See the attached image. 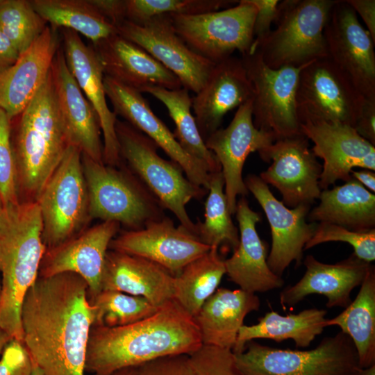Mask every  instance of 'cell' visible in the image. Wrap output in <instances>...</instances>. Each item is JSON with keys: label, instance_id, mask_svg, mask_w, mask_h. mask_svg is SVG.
Instances as JSON below:
<instances>
[{"label": "cell", "instance_id": "74e56055", "mask_svg": "<svg viewBox=\"0 0 375 375\" xmlns=\"http://www.w3.org/2000/svg\"><path fill=\"white\" fill-rule=\"evenodd\" d=\"M94 308V326H122L154 314L158 309L142 297L101 290L90 299Z\"/></svg>", "mask_w": 375, "mask_h": 375}, {"label": "cell", "instance_id": "7a4b0ae2", "mask_svg": "<svg viewBox=\"0 0 375 375\" xmlns=\"http://www.w3.org/2000/svg\"><path fill=\"white\" fill-rule=\"evenodd\" d=\"M202 345L194 318L173 299L152 315L133 324L116 327L93 326L85 372L108 375L165 356L190 355Z\"/></svg>", "mask_w": 375, "mask_h": 375}, {"label": "cell", "instance_id": "7c38bea8", "mask_svg": "<svg viewBox=\"0 0 375 375\" xmlns=\"http://www.w3.org/2000/svg\"><path fill=\"white\" fill-rule=\"evenodd\" d=\"M365 97L327 56L301 69L296 104L301 123L337 122L354 126Z\"/></svg>", "mask_w": 375, "mask_h": 375}, {"label": "cell", "instance_id": "4fadbf2b", "mask_svg": "<svg viewBox=\"0 0 375 375\" xmlns=\"http://www.w3.org/2000/svg\"><path fill=\"white\" fill-rule=\"evenodd\" d=\"M261 159L272 162L259 177L276 188L281 202L288 208L310 206L322 192L319 181L322 165L303 134L276 140L258 153Z\"/></svg>", "mask_w": 375, "mask_h": 375}, {"label": "cell", "instance_id": "ab89813d", "mask_svg": "<svg viewBox=\"0 0 375 375\" xmlns=\"http://www.w3.org/2000/svg\"><path fill=\"white\" fill-rule=\"evenodd\" d=\"M235 0H126V20L142 24L163 15H197L228 8Z\"/></svg>", "mask_w": 375, "mask_h": 375}, {"label": "cell", "instance_id": "681fc988", "mask_svg": "<svg viewBox=\"0 0 375 375\" xmlns=\"http://www.w3.org/2000/svg\"><path fill=\"white\" fill-rule=\"evenodd\" d=\"M346 1L357 15H360L367 30L375 42V1L346 0Z\"/></svg>", "mask_w": 375, "mask_h": 375}, {"label": "cell", "instance_id": "8992f818", "mask_svg": "<svg viewBox=\"0 0 375 375\" xmlns=\"http://www.w3.org/2000/svg\"><path fill=\"white\" fill-rule=\"evenodd\" d=\"M115 131L120 158L126 161L163 208L177 217L180 225L194 235L195 223L186 205L192 199L203 198L208 190L192 183L176 162L160 156L158 146L128 122L117 119Z\"/></svg>", "mask_w": 375, "mask_h": 375}, {"label": "cell", "instance_id": "e0dca14e", "mask_svg": "<svg viewBox=\"0 0 375 375\" xmlns=\"http://www.w3.org/2000/svg\"><path fill=\"white\" fill-rule=\"evenodd\" d=\"M301 131L314 146L312 151L323 160L319 185L328 189L338 180L352 178L351 171L360 167L375 170V146L349 125L323 121H305Z\"/></svg>", "mask_w": 375, "mask_h": 375}, {"label": "cell", "instance_id": "836d02e7", "mask_svg": "<svg viewBox=\"0 0 375 375\" xmlns=\"http://www.w3.org/2000/svg\"><path fill=\"white\" fill-rule=\"evenodd\" d=\"M140 92L150 94L165 106L176 126L173 135L188 154L202 163L210 174L221 171L217 159L207 148L200 134L191 112L192 98L188 89L149 86Z\"/></svg>", "mask_w": 375, "mask_h": 375}, {"label": "cell", "instance_id": "f907efd6", "mask_svg": "<svg viewBox=\"0 0 375 375\" xmlns=\"http://www.w3.org/2000/svg\"><path fill=\"white\" fill-rule=\"evenodd\" d=\"M19 53L0 28V69L13 65Z\"/></svg>", "mask_w": 375, "mask_h": 375}, {"label": "cell", "instance_id": "f5cc1de1", "mask_svg": "<svg viewBox=\"0 0 375 375\" xmlns=\"http://www.w3.org/2000/svg\"><path fill=\"white\" fill-rule=\"evenodd\" d=\"M108 375H137L135 367H126L115 371Z\"/></svg>", "mask_w": 375, "mask_h": 375}, {"label": "cell", "instance_id": "cb8c5ba5", "mask_svg": "<svg viewBox=\"0 0 375 375\" xmlns=\"http://www.w3.org/2000/svg\"><path fill=\"white\" fill-rule=\"evenodd\" d=\"M57 29L47 25L13 65L0 69V108L10 121L25 109L47 77L60 47Z\"/></svg>", "mask_w": 375, "mask_h": 375}, {"label": "cell", "instance_id": "8fae6325", "mask_svg": "<svg viewBox=\"0 0 375 375\" xmlns=\"http://www.w3.org/2000/svg\"><path fill=\"white\" fill-rule=\"evenodd\" d=\"M241 59L253 89L254 126L273 134L276 140L303 134L296 94L299 74L307 64L272 69L256 49L241 55Z\"/></svg>", "mask_w": 375, "mask_h": 375}, {"label": "cell", "instance_id": "4dcf8cb0", "mask_svg": "<svg viewBox=\"0 0 375 375\" xmlns=\"http://www.w3.org/2000/svg\"><path fill=\"white\" fill-rule=\"evenodd\" d=\"M319 203L308 217L311 222L333 224L354 231L375 228V195L353 178L322 190Z\"/></svg>", "mask_w": 375, "mask_h": 375}, {"label": "cell", "instance_id": "52a82bcc", "mask_svg": "<svg viewBox=\"0 0 375 375\" xmlns=\"http://www.w3.org/2000/svg\"><path fill=\"white\" fill-rule=\"evenodd\" d=\"M233 356L244 375H357L361 369L351 339L342 331L310 350L276 349L251 340Z\"/></svg>", "mask_w": 375, "mask_h": 375}, {"label": "cell", "instance_id": "83f0119b", "mask_svg": "<svg viewBox=\"0 0 375 375\" xmlns=\"http://www.w3.org/2000/svg\"><path fill=\"white\" fill-rule=\"evenodd\" d=\"M104 74L138 91L182 87L179 79L138 44L115 33L92 44Z\"/></svg>", "mask_w": 375, "mask_h": 375}, {"label": "cell", "instance_id": "4316f807", "mask_svg": "<svg viewBox=\"0 0 375 375\" xmlns=\"http://www.w3.org/2000/svg\"><path fill=\"white\" fill-rule=\"evenodd\" d=\"M371 263L352 253L335 264H326L308 255L304 260L306 272L294 285L280 293L281 306L294 307L306 297L322 294L326 297L328 308H346L351 301V293L361 285Z\"/></svg>", "mask_w": 375, "mask_h": 375}, {"label": "cell", "instance_id": "f546056e", "mask_svg": "<svg viewBox=\"0 0 375 375\" xmlns=\"http://www.w3.org/2000/svg\"><path fill=\"white\" fill-rule=\"evenodd\" d=\"M260 306V299L255 293L217 288L194 317L202 344L232 351L244 318Z\"/></svg>", "mask_w": 375, "mask_h": 375}, {"label": "cell", "instance_id": "bcb514c9", "mask_svg": "<svg viewBox=\"0 0 375 375\" xmlns=\"http://www.w3.org/2000/svg\"><path fill=\"white\" fill-rule=\"evenodd\" d=\"M257 9L253 26L254 43L266 38L272 31L277 14L278 0H249Z\"/></svg>", "mask_w": 375, "mask_h": 375}, {"label": "cell", "instance_id": "44dd1931", "mask_svg": "<svg viewBox=\"0 0 375 375\" xmlns=\"http://www.w3.org/2000/svg\"><path fill=\"white\" fill-rule=\"evenodd\" d=\"M119 226L117 222L104 221L56 247L47 249L38 276L75 273L87 283L88 297L91 299L101 291L106 256Z\"/></svg>", "mask_w": 375, "mask_h": 375}, {"label": "cell", "instance_id": "7dc6e473", "mask_svg": "<svg viewBox=\"0 0 375 375\" xmlns=\"http://www.w3.org/2000/svg\"><path fill=\"white\" fill-rule=\"evenodd\" d=\"M353 128L375 146V97H365Z\"/></svg>", "mask_w": 375, "mask_h": 375}, {"label": "cell", "instance_id": "5bb4252c", "mask_svg": "<svg viewBox=\"0 0 375 375\" xmlns=\"http://www.w3.org/2000/svg\"><path fill=\"white\" fill-rule=\"evenodd\" d=\"M324 36L328 57L364 97H375V42L346 0L332 8Z\"/></svg>", "mask_w": 375, "mask_h": 375}, {"label": "cell", "instance_id": "816d5d0a", "mask_svg": "<svg viewBox=\"0 0 375 375\" xmlns=\"http://www.w3.org/2000/svg\"><path fill=\"white\" fill-rule=\"evenodd\" d=\"M351 176L371 192H375V174L374 171L363 169L360 171H351Z\"/></svg>", "mask_w": 375, "mask_h": 375}, {"label": "cell", "instance_id": "e575fe53", "mask_svg": "<svg viewBox=\"0 0 375 375\" xmlns=\"http://www.w3.org/2000/svg\"><path fill=\"white\" fill-rule=\"evenodd\" d=\"M35 12L50 26L81 33L94 44L117 33L90 0H31Z\"/></svg>", "mask_w": 375, "mask_h": 375}, {"label": "cell", "instance_id": "11a10c76", "mask_svg": "<svg viewBox=\"0 0 375 375\" xmlns=\"http://www.w3.org/2000/svg\"><path fill=\"white\" fill-rule=\"evenodd\" d=\"M357 375H375V364L366 368H361Z\"/></svg>", "mask_w": 375, "mask_h": 375}, {"label": "cell", "instance_id": "d4e9b609", "mask_svg": "<svg viewBox=\"0 0 375 375\" xmlns=\"http://www.w3.org/2000/svg\"><path fill=\"white\" fill-rule=\"evenodd\" d=\"M253 89L241 58L231 56L215 65L192 108L203 140L220 128L224 115L253 98Z\"/></svg>", "mask_w": 375, "mask_h": 375}, {"label": "cell", "instance_id": "2e32d148", "mask_svg": "<svg viewBox=\"0 0 375 375\" xmlns=\"http://www.w3.org/2000/svg\"><path fill=\"white\" fill-rule=\"evenodd\" d=\"M276 140L275 136L258 129L252 116V99L241 105L226 128H218L205 140L207 148L217 159L224 180V193L231 214L235 215L238 196L249 191L242 178L247 156L259 153Z\"/></svg>", "mask_w": 375, "mask_h": 375}, {"label": "cell", "instance_id": "6f0895ef", "mask_svg": "<svg viewBox=\"0 0 375 375\" xmlns=\"http://www.w3.org/2000/svg\"><path fill=\"white\" fill-rule=\"evenodd\" d=\"M3 205V201H2L1 196H0V212H1V209H2Z\"/></svg>", "mask_w": 375, "mask_h": 375}, {"label": "cell", "instance_id": "ba28073f", "mask_svg": "<svg viewBox=\"0 0 375 375\" xmlns=\"http://www.w3.org/2000/svg\"><path fill=\"white\" fill-rule=\"evenodd\" d=\"M90 219L117 222L138 230L165 217V208L136 176L81 155Z\"/></svg>", "mask_w": 375, "mask_h": 375}, {"label": "cell", "instance_id": "c3c4849f", "mask_svg": "<svg viewBox=\"0 0 375 375\" xmlns=\"http://www.w3.org/2000/svg\"><path fill=\"white\" fill-rule=\"evenodd\" d=\"M90 2L116 27L126 20V0H90Z\"/></svg>", "mask_w": 375, "mask_h": 375}, {"label": "cell", "instance_id": "5b68a950", "mask_svg": "<svg viewBox=\"0 0 375 375\" xmlns=\"http://www.w3.org/2000/svg\"><path fill=\"white\" fill-rule=\"evenodd\" d=\"M337 0H283L274 28L256 49L272 69L302 67L328 56L324 30Z\"/></svg>", "mask_w": 375, "mask_h": 375}, {"label": "cell", "instance_id": "f35d334b", "mask_svg": "<svg viewBox=\"0 0 375 375\" xmlns=\"http://www.w3.org/2000/svg\"><path fill=\"white\" fill-rule=\"evenodd\" d=\"M47 26L31 1L1 0L0 28L19 54L29 48Z\"/></svg>", "mask_w": 375, "mask_h": 375}, {"label": "cell", "instance_id": "30bf717a", "mask_svg": "<svg viewBox=\"0 0 375 375\" xmlns=\"http://www.w3.org/2000/svg\"><path fill=\"white\" fill-rule=\"evenodd\" d=\"M257 9L249 0L197 15H169L176 33L194 52L217 64L252 51Z\"/></svg>", "mask_w": 375, "mask_h": 375}, {"label": "cell", "instance_id": "7402d4cb", "mask_svg": "<svg viewBox=\"0 0 375 375\" xmlns=\"http://www.w3.org/2000/svg\"><path fill=\"white\" fill-rule=\"evenodd\" d=\"M62 51L67 67L86 99L96 110L103 133V161L108 166L121 163L115 131L117 115L107 103L103 69L92 45H86L79 34L63 28Z\"/></svg>", "mask_w": 375, "mask_h": 375}, {"label": "cell", "instance_id": "9a60e30c", "mask_svg": "<svg viewBox=\"0 0 375 375\" xmlns=\"http://www.w3.org/2000/svg\"><path fill=\"white\" fill-rule=\"evenodd\" d=\"M117 33L144 49L181 81L182 87L197 93L215 63L192 50L176 33L169 15L154 17L138 24L124 20Z\"/></svg>", "mask_w": 375, "mask_h": 375}, {"label": "cell", "instance_id": "60d3db41", "mask_svg": "<svg viewBox=\"0 0 375 375\" xmlns=\"http://www.w3.org/2000/svg\"><path fill=\"white\" fill-rule=\"evenodd\" d=\"M328 242H347L352 246L353 253L359 259L369 263L375 260V228L360 232L333 224L317 223L315 233L304 250Z\"/></svg>", "mask_w": 375, "mask_h": 375}, {"label": "cell", "instance_id": "b9f144b4", "mask_svg": "<svg viewBox=\"0 0 375 375\" xmlns=\"http://www.w3.org/2000/svg\"><path fill=\"white\" fill-rule=\"evenodd\" d=\"M0 196L3 204L20 201L11 140V121L2 108H0Z\"/></svg>", "mask_w": 375, "mask_h": 375}, {"label": "cell", "instance_id": "d6986e66", "mask_svg": "<svg viewBox=\"0 0 375 375\" xmlns=\"http://www.w3.org/2000/svg\"><path fill=\"white\" fill-rule=\"evenodd\" d=\"M109 249L149 260L176 276L210 247L165 216L142 228L121 233L111 240Z\"/></svg>", "mask_w": 375, "mask_h": 375}, {"label": "cell", "instance_id": "ffe728a7", "mask_svg": "<svg viewBox=\"0 0 375 375\" xmlns=\"http://www.w3.org/2000/svg\"><path fill=\"white\" fill-rule=\"evenodd\" d=\"M103 84L115 114L151 139L179 165L192 183L208 190L210 174L207 169L182 149L173 133L152 111L142 93L106 75Z\"/></svg>", "mask_w": 375, "mask_h": 375}, {"label": "cell", "instance_id": "8d00e7d4", "mask_svg": "<svg viewBox=\"0 0 375 375\" xmlns=\"http://www.w3.org/2000/svg\"><path fill=\"white\" fill-rule=\"evenodd\" d=\"M208 192L204 221L195 223L194 235L210 247L234 251L239 244L240 234L228 206L222 171L210 174Z\"/></svg>", "mask_w": 375, "mask_h": 375}, {"label": "cell", "instance_id": "91938a15", "mask_svg": "<svg viewBox=\"0 0 375 375\" xmlns=\"http://www.w3.org/2000/svg\"><path fill=\"white\" fill-rule=\"evenodd\" d=\"M0 1H1V0H0Z\"/></svg>", "mask_w": 375, "mask_h": 375}, {"label": "cell", "instance_id": "d590c367", "mask_svg": "<svg viewBox=\"0 0 375 375\" xmlns=\"http://www.w3.org/2000/svg\"><path fill=\"white\" fill-rule=\"evenodd\" d=\"M224 274V260L218 249L210 247L175 276L174 299L194 318L217 290Z\"/></svg>", "mask_w": 375, "mask_h": 375}, {"label": "cell", "instance_id": "603a6c76", "mask_svg": "<svg viewBox=\"0 0 375 375\" xmlns=\"http://www.w3.org/2000/svg\"><path fill=\"white\" fill-rule=\"evenodd\" d=\"M51 74L69 144L93 160L103 163L99 118L69 71L62 47L53 58Z\"/></svg>", "mask_w": 375, "mask_h": 375}, {"label": "cell", "instance_id": "3957f363", "mask_svg": "<svg viewBox=\"0 0 375 375\" xmlns=\"http://www.w3.org/2000/svg\"><path fill=\"white\" fill-rule=\"evenodd\" d=\"M36 201L3 204L0 212V328L22 342L21 312L27 291L39 275L47 250Z\"/></svg>", "mask_w": 375, "mask_h": 375}, {"label": "cell", "instance_id": "7bdbcfd3", "mask_svg": "<svg viewBox=\"0 0 375 375\" xmlns=\"http://www.w3.org/2000/svg\"><path fill=\"white\" fill-rule=\"evenodd\" d=\"M189 356L196 375H244L236 367L231 349L202 345Z\"/></svg>", "mask_w": 375, "mask_h": 375}, {"label": "cell", "instance_id": "f1b7e54d", "mask_svg": "<svg viewBox=\"0 0 375 375\" xmlns=\"http://www.w3.org/2000/svg\"><path fill=\"white\" fill-rule=\"evenodd\" d=\"M175 276L160 265L142 257L108 251L101 290L142 297L156 307L174 299Z\"/></svg>", "mask_w": 375, "mask_h": 375}, {"label": "cell", "instance_id": "ac0fdd59", "mask_svg": "<svg viewBox=\"0 0 375 375\" xmlns=\"http://www.w3.org/2000/svg\"><path fill=\"white\" fill-rule=\"evenodd\" d=\"M249 192L258 201L268 219L272 247L267 262L273 273L282 275L291 262L299 264L306 244L312 237L317 223H307L310 206L301 204L290 208L278 201L268 185L259 176L248 175L244 180Z\"/></svg>", "mask_w": 375, "mask_h": 375}, {"label": "cell", "instance_id": "ee69618b", "mask_svg": "<svg viewBox=\"0 0 375 375\" xmlns=\"http://www.w3.org/2000/svg\"><path fill=\"white\" fill-rule=\"evenodd\" d=\"M135 368L137 375H196L187 354L159 358Z\"/></svg>", "mask_w": 375, "mask_h": 375}, {"label": "cell", "instance_id": "1f68e13d", "mask_svg": "<svg viewBox=\"0 0 375 375\" xmlns=\"http://www.w3.org/2000/svg\"><path fill=\"white\" fill-rule=\"evenodd\" d=\"M327 311L324 309H305L297 314L281 315L271 310L254 325L243 324L238 333L233 353H241L246 344L255 339H269L277 342L291 339L297 347L310 346L325 326Z\"/></svg>", "mask_w": 375, "mask_h": 375}, {"label": "cell", "instance_id": "9c48e42d", "mask_svg": "<svg viewBox=\"0 0 375 375\" xmlns=\"http://www.w3.org/2000/svg\"><path fill=\"white\" fill-rule=\"evenodd\" d=\"M81 155L78 147L69 145L35 201L41 213L42 240L47 249L74 237L91 219Z\"/></svg>", "mask_w": 375, "mask_h": 375}, {"label": "cell", "instance_id": "6da1fadb", "mask_svg": "<svg viewBox=\"0 0 375 375\" xmlns=\"http://www.w3.org/2000/svg\"><path fill=\"white\" fill-rule=\"evenodd\" d=\"M94 308L79 275L38 276L24 297L22 343L44 375H85Z\"/></svg>", "mask_w": 375, "mask_h": 375}, {"label": "cell", "instance_id": "9f6ffc18", "mask_svg": "<svg viewBox=\"0 0 375 375\" xmlns=\"http://www.w3.org/2000/svg\"><path fill=\"white\" fill-rule=\"evenodd\" d=\"M31 375H44V374L40 371V369L36 365L33 364Z\"/></svg>", "mask_w": 375, "mask_h": 375}, {"label": "cell", "instance_id": "484cf974", "mask_svg": "<svg viewBox=\"0 0 375 375\" xmlns=\"http://www.w3.org/2000/svg\"><path fill=\"white\" fill-rule=\"evenodd\" d=\"M235 215L239 226L240 241L232 256L224 260L226 274L229 280L240 289L255 294L282 288L283 279L273 273L267 262L268 245L256 231L260 215L250 208L245 197L237 201Z\"/></svg>", "mask_w": 375, "mask_h": 375}, {"label": "cell", "instance_id": "d6a6232c", "mask_svg": "<svg viewBox=\"0 0 375 375\" xmlns=\"http://www.w3.org/2000/svg\"><path fill=\"white\" fill-rule=\"evenodd\" d=\"M324 324L338 326L350 337L361 368L375 364V268L372 263L355 299Z\"/></svg>", "mask_w": 375, "mask_h": 375}, {"label": "cell", "instance_id": "277c9868", "mask_svg": "<svg viewBox=\"0 0 375 375\" xmlns=\"http://www.w3.org/2000/svg\"><path fill=\"white\" fill-rule=\"evenodd\" d=\"M13 138L18 190L35 201L61 162L69 143L58 107L51 69L25 109L16 117Z\"/></svg>", "mask_w": 375, "mask_h": 375}, {"label": "cell", "instance_id": "680465c9", "mask_svg": "<svg viewBox=\"0 0 375 375\" xmlns=\"http://www.w3.org/2000/svg\"><path fill=\"white\" fill-rule=\"evenodd\" d=\"M1 281L0 278V297H1Z\"/></svg>", "mask_w": 375, "mask_h": 375}, {"label": "cell", "instance_id": "db71d44e", "mask_svg": "<svg viewBox=\"0 0 375 375\" xmlns=\"http://www.w3.org/2000/svg\"><path fill=\"white\" fill-rule=\"evenodd\" d=\"M9 340H10V339L0 328V358L6 344Z\"/></svg>", "mask_w": 375, "mask_h": 375}, {"label": "cell", "instance_id": "f6af8a7d", "mask_svg": "<svg viewBox=\"0 0 375 375\" xmlns=\"http://www.w3.org/2000/svg\"><path fill=\"white\" fill-rule=\"evenodd\" d=\"M33 363L22 342L10 340L0 358V375H31Z\"/></svg>", "mask_w": 375, "mask_h": 375}]
</instances>
